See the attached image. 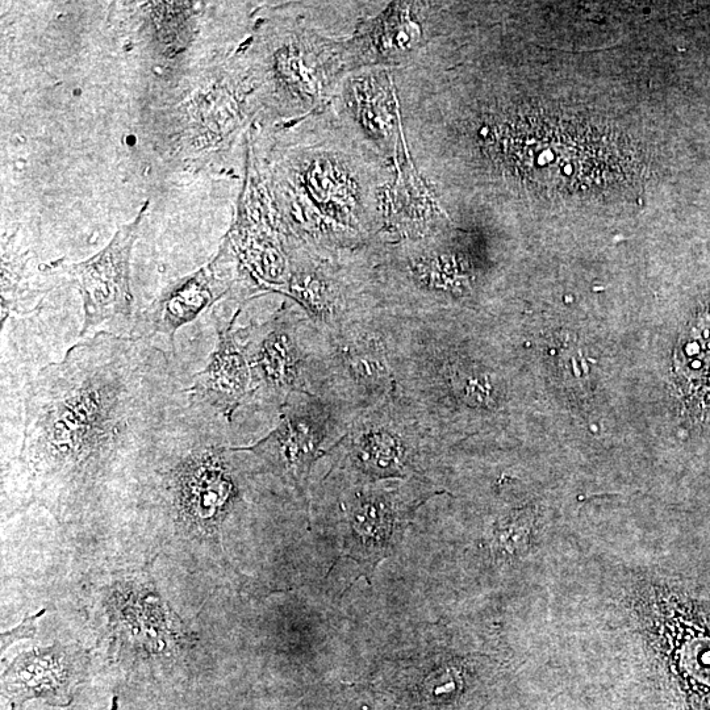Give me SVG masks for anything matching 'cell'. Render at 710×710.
<instances>
[{
	"mask_svg": "<svg viewBox=\"0 0 710 710\" xmlns=\"http://www.w3.org/2000/svg\"><path fill=\"white\" fill-rule=\"evenodd\" d=\"M332 107L371 148L396 164L403 132L392 70L371 68L346 75Z\"/></svg>",
	"mask_w": 710,
	"mask_h": 710,
	"instance_id": "cell-8",
	"label": "cell"
},
{
	"mask_svg": "<svg viewBox=\"0 0 710 710\" xmlns=\"http://www.w3.org/2000/svg\"><path fill=\"white\" fill-rule=\"evenodd\" d=\"M342 355L353 377L363 386L373 390L387 386L390 373L386 358L380 353L377 345L371 342H355L345 346Z\"/></svg>",
	"mask_w": 710,
	"mask_h": 710,
	"instance_id": "cell-13",
	"label": "cell"
},
{
	"mask_svg": "<svg viewBox=\"0 0 710 710\" xmlns=\"http://www.w3.org/2000/svg\"><path fill=\"white\" fill-rule=\"evenodd\" d=\"M403 454L399 438L383 428L371 429L363 434L358 445L359 459L374 475H399Z\"/></svg>",
	"mask_w": 710,
	"mask_h": 710,
	"instance_id": "cell-12",
	"label": "cell"
},
{
	"mask_svg": "<svg viewBox=\"0 0 710 710\" xmlns=\"http://www.w3.org/2000/svg\"><path fill=\"white\" fill-rule=\"evenodd\" d=\"M187 399L152 341L98 332L50 363L24 399L19 466L31 503L78 519L114 480H139L171 412Z\"/></svg>",
	"mask_w": 710,
	"mask_h": 710,
	"instance_id": "cell-1",
	"label": "cell"
},
{
	"mask_svg": "<svg viewBox=\"0 0 710 710\" xmlns=\"http://www.w3.org/2000/svg\"><path fill=\"white\" fill-rule=\"evenodd\" d=\"M238 278L241 274L236 258L224 244L208 265L171 283L141 311L132 320L129 337L146 341H152L156 336L166 337L174 352L178 329L192 323L200 313L215 306L217 300L231 294Z\"/></svg>",
	"mask_w": 710,
	"mask_h": 710,
	"instance_id": "cell-5",
	"label": "cell"
},
{
	"mask_svg": "<svg viewBox=\"0 0 710 710\" xmlns=\"http://www.w3.org/2000/svg\"><path fill=\"white\" fill-rule=\"evenodd\" d=\"M240 312L241 308H238L231 320L213 313L217 344L206 367L186 388L187 402L210 408L229 423L241 403L253 395L252 370L238 341L237 331L233 329Z\"/></svg>",
	"mask_w": 710,
	"mask_h": 710,
	"instance_id": "cell-10",
	"label": "cell"
},
{
	"mask_svg": "<svg viewBox=\"0 0 710 710\" xmlns=\"http://www.w3.org/2000/svg\"><path fill=\"white\" fill-rule=\"evenodd\" d=\"M90 657L77 645L54 643L19 654L3 671L2 695L12 710L40 700L68 708L89 675Z\"/></svg>",
	"mask_w": 710,
	"mask_h": 710,
	"instance_id": "cell-7",
	"label": "cell"
},
{
	"mask_svg": "<svg viewBox=\"0 0 710 710\" xmlns=\"http://www.w3.org/2000/svg\"><path fill=\"white\" fill-rule=\"evenodd\" d=\"M266 324L237 331V338L248 358L253 378V395L262 392L267 399L281 400L304 390V352L296 328L286 311ZM282 403V404H283Z\"/></svg>",
	"mask_w": 710,
	"mask_h": 710,
	"instance_id": "cell-9",
	"label": "cell"
},
{
	"mask_svg": "<svg viewBox=\"0 0 710 710\" xmlns=\"http://www.w3.org/2000/svg\"><path fill=\"white\" fill-rule=\"evenodd\" d=\"M309 121L311 135L291 158L300 228L313 241L344 246L384 231L395 162L361 139L332 104Z\"/></svg>",
	"mask_w": 710,
	"mask_h": 710,
	"instance_id": "cell-2",
	"label": "cell"
},
{
	"mask_svg": "<svg viewBox=\"0 0 710 710\" xmlns=\"http://www.w3.org/2000/svg\"><path fill=\"white\" fill-rule=\"evenodd\" d=\"M278 292L290 296L319 321H329L336 307V283L323 266L309 265L300 260L290 261V273Z\"/></svg>",
	"mask_w": 710,
	"mask_h": 710,
	"instance_id": "cell-11",
	"label": "cell"
},
{
	"mask_svg": "<svg viewBox=\"0 0 710 710\" xmlns=\"http://www.w3.org/2000/svg\"><path fill=\"white\" fill-rule=\"evenodd\" d=\"M146 210L148 202L135 221L119 229L110 244L90 260L79 263L61 260L44 267L45 275L68 279L78 288L85 312L79 337L89 338L90 333L106 323L128 324L133 320L132 250Z\"/></svg>",
	"mask_w": 710,
	"mask_h": 710,
	"instance_id": "cell-3",
	"label": "cell"
},
{
	"mask_svg": "<svg viewBox=\"0 0 710 710\" xmlns=\"http://www.w3.org/2000/svg\"><path fill=\"white\" fill-rule=\"evenodd\" d=\"M45 612H47V609H41V611L35 613V615L25 617L16 628L2 633V636H0V645H2L0 650H2V653H4L8 647L14 645L15 642L20 641V639L35 637L37 633V621L45 615Z\"/></svg>",
	"mask_w": 710,
	"mask_h": 710,
	"instance_id": "cell-14",
	"label": "cell"
},
{
	"mask_svg": "<svg viewBox=\"0 0 710 710\" xmlns=\"http://www.w3.org/2000/svg\"><path fill=\"white\" fill-rule=\"evenodd\" d=\"M111 710H119V697L118 696L112 697Z\"/></svg>",
	"mask_w": 710,
	"mask_h": 710,
	"instance_id": "cell-15",
	"label": "cell"
},
{
	"mask_svg": "<svg viewBox=\"0 0 710 710\" xmlns=\"http://www.w3.org/2000/svg\"><path fill=\"white\" fill-rule=\"evenodd\" d=\"M438 6L392 2L377 15L359 18L345 43L349 73L371 68L394 70L415 61L440 33Z\"/></svg>",
	"mask_w": 710,
	"mask_h": 710,
	"instance_id": "cell-4",
	"label": "cell"
},
{
	"mask_svg": "<svg viewBox=\"0 0 710 710\" xmlns=\"http://www.w3.org/2000/svg\"><path fill=\"white\" fill-rule=\"evenodd\" d=\"M307 396V392L291 394L281 405L277 428L256 445L240 448L256 457L262 473L277 476L303 499L312 466L323 455L325 429L321 407Z\"/></svg>",
	"mask_w": 710,
	"mask_h": 710,
	"instance_id": "cell-6",
	"label": "cell"
}]
</instances>
